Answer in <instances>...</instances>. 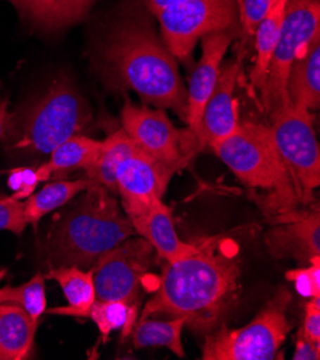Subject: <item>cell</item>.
Masks as SVG:
<instances>
[{
  "label": "cell",
  "mask_w": 320,
  "mask_h": 360,
  "mask_svg": "<svg viewBox=\"0 0 320 360\" xmlns=\"http://www.w3.org/2000/svg\"><path fill=\"white\" fill-rule=\"evenodd\" d=\"M289 101L307 111L320 106V34L307 44L293 62L286 86Z\"/></svg>",
  "instance_id": "18"
},
{
  "label": "cell",
  "mask_w": 320,
  "mask_h": 360,
  "mask_svg": "<svg viewBox=\"0 0 320 360\" xmlns=\"http://www.w3.org/2000/svg\"><path fill=\"white\" fill-rule=\"evenodd\" d=\"M5 172H6L5 169H0V175H2V174H5Z\"/></svg>",
  "instance_id": "36"
},
{
  "label": "cell",
  "mask_w": 320,
  "mask_h": 360,
  "mask_svg": "<svg viewBox=\"0 0 320 360\" xmlns=\"http://www.w3.org/2000/svg\"><path fill=\"white\" fill-rule=\"evenodd\" d=\"M273 227L264 241L276 259H296L309 264L320 257V211L319 204L310 208H297L270 220Z\"/></svg>",
  "instance_id": "13"
},
{
  "label": "cell",
  "mask_w": 320,
  "mask_h": 360,
  "mask_svg": "<svg viewBox=\"0 0 320 360\" xmlns=\"http://www.w3.org/2000/svg\"><path fill=\"white\" fill-rule=\"evenodd\" d=\"M94 131V112L88 101L68 78H58L19 114H12L4 141L9 154L41 160L70 136Z\"/></svg>",
  "instance_id": "5"
},
{
  "label": "cell",
  "mask_w": 320,
  "mask_h": 360,
  "mask_svg": "<svg viewBox=\"0 0 320 360\" xmlns=\"http://www.w3.org/2000/svg\"><path fill=\"white\" fill-rule=\"evenodd\" d=\"M45 276L34 274L29 281L19 285H5L0 289V304H16L26 310L29 316L39 321L46 311Z\"/></svg>",
  "instance_id": "27"
},
{
  "label": "cell",
  "mask_w": 320,
  "mask_h": 360,
  "mask_svg": "<svg viewBox=\"0 0 320 360\" xmlns=\"http://www.w3.org/2000/svg\"><path fill=\"white\" fill-rule=\"evenodd\" d=\"M91 184L92 181L88 178L72 179V181L70 179H56V181L46 183L39 193H33L25 201L27 224L32 226L33 230H38V226L45 215L66 205Z\"/></svg>",
  "instance_id": "23"
},
{
  "label": "cell",
  "mask_w": 320,
  "mask_h": 360,
  "mask_svg": "<svg viewBox=\"0 0 320 360\" xmlns=\"http://www.w3.org/2000/svg\"><path fill=\"white\" fill-rule=\"evenodd\" d=\"M34 29L55 33L88 19L98 0H8Z\"/></svg>",
  "instance_id": "17"
},
{
  "label": "cell",
  "mask_w": 320,
  "mask_h": 360,
  "mask_svg": "<svg viewBox=\"0 0 320 360\" xmlns=\"http://www.w3.org/2000/svg\"><path fill=\"white\" fill-rule=\"evenodd\" d=\"M238 74L240 65L237 62H227L220 69L217 84L201 115L198 138L204 148L215 146L238 128V110L234 96Z\"/></svg>",
  "instance_id": "15"
},
{
  "label": "cell",
  "mask_w": 320,
  "mask_h": 360,
  "mask_svg": "<svg viewBox=\"0 0 320 360\" xmlns=\"http://www.w3.org/2000/svg\"><path fill=\"white\" fill-rule=\"evenodd\" d=\"M290 295L280 290L248 325L230 329L226 323L205 335L204 360H271L292 330L288 319Z\"/></svg>",
  "instance_id": "6"
},
{
  "label": "cell",
  "mask_w": 320,
  "mask_h": 360,
  "mask_svg": "<svg viewBox=\"0 0 320 360\" xmlns=\"http://www.w3.org/2000/svg\"><path fill=\"white\" fill-rule=\"evenodd\" d=\"M0 88H2V85H0Z\"/></svg>",
  "instance_id": "37"
},
{
  "label": "cell",
  "mask_w": 320,
  "mask_h": 360,
  "mask_svg": "<svg viewBox=\"0 0 320 360\" xmlns=\"http://www.w3.org/2000/svg\"><path fill=\"white\" fill-rule=\"evenodd\" d=\"M38 325L22 307L0 304V360L32 359Z\"/></svg>",
  "instance_id": "19"
},
{
  "label": "cell",
  "mask_w": 320,
  "mask_h": 360,
  "mask_svg": "<svg viewBox=\"0 0 320 360\" xmlns=\"http://www.w3.org/2000/svg\"><path fill=\"white\" fill-rule=\"evenodd\" d=\"M155 16L167 49L177 60L190 63L197 42L204 36L236 27L238 0H184Z\"/></svg>",
  "instance_id": "10"
},
{
  "label": "cell",
  "mask_w": 320,
  "mask_h": 360,
  "mask_svg": "<svg viewBox=\"0 0 320 360\" xmlns=\"http://www.w3.org/2000/svg\"><path fill=\"white\" fill-rule=\"evenodd\" d=\"M49 176L38 167H18L9 171L8 187L12 190V197L16 200H26L30 197L41 183H48Z\"/></svg>",
  "instance_id": "28"
},
{
  "label": "cell",
  "mask_w": 320,
  "mask_h": 360,
  "mask_svg": "<svg viewBox=\"0 0 320 360\" xmlns=\"http://www.w3.org/2000/svg\"><path fill=\"white\" fill-rule=\"evenodd\" d=\"M295 360H319L320 359V346L310 342L302 330L296 336V349L293 354Z\"/></svg>",
  "instance_id": "33"
},
{
  "label": "cell",
  "mask_w": 320,
  "mask_h": 360,
  "mask_svg": "<svg viewBox=\"0 0 320 360\" xmlns=\"http://www.w3.org/2000/svg\"><path fill=\"white\" fill-rule=\"evenodd\" d=\"M129 220L135 234L148 241L165 263L179 262L197 251L196 243H184L180 240L175 231L171 210L162 200L155 201L147 210L134 215Z\"/></svg>",
  "instance_id": "16"
},
{
  "label": "cell",
  "mask_w": 320,
  "mask_h": 360,
  "mask_svg": "<svg viewBox=\"0 0 320 360\" xmlns=\"http://www.w3.org/2000/svg\"><path fill=\"white\" fill-rule=\"evenodd\" d=\"M27 226L25 202L12 195L0 194V231H11L16 236H22Z\"/></svg>",
  "instance_id": "30"
},
{
  "label": "cell",
  "mask_w": 320,
  "mask_h": 360,
  "mask_svg": "<svg viewBox=\"0 0 320 360\" xmlns=\"http://www.w3.org/2000/svg\"><path fill=\"white\" fill-rule=\"evenodd\" d=\"M286 5L288 0H277L274 6L255 30L256 60L250 72V82L252 86L259 92L263 91L267 79L269 66L280 38L284 15H286Z\"/></svg>",
  "instance_id": "22"
},
{
  "label": "cell",
  "mask_w": 320,
  "mask_h": 360,
  "mask_svg": "<svg viewBox=\"0 0 320 360\" xmlns=\"http://www.w3.org/2000/svg\"><path fill=\"white\" fill-rule=\"evenodd\" d=\"M317 34H320L319 0H288L280 38L269 66L264 88L260 92L263 106L269 114L289 99L286 86L290 68Z\"/></svg>",
  "instance_id": "11"
},
{
  "label": "cell",
  "mask_w": 320,
  "mask_h": 360,
  "mask_svg": "<svg viewBox=\"0 0 320 360\" xmlns=\"http://www.w3.org/2000/svg\"><path fill=\"white\" fill-rule=\"evenodd\" d=\"M63 207L42 244L49 269H91L106 251L135 236L115 194L103 186L92 183Z\"/></svg>",
  "instance_id": "3"
},
{
  "label": "cell",
  "mask_w": 320,
  "mask_h": 360,
  "mask_svg": "<svg viewBox=\"0 0 320 360\" xmlns=\"http://www.w3.org/2000/svg\"><path fill=\"white\" fill-rule=\"evenodd\" d=\"M155 255L153 245L142 237H129L106 251L91 266L96 300L124 302L139 309L150 290L147 281L155 277Z\"/></svg>",
  "instance_id": "9"
},
{
  "label": "cell",
  "mask_w": 320,
  "mask_h": 360,
  "mask_svg": "<svg viewBox=\"0 0 320 360\" xmlns=\"http://www.w3.org/2000/svg\"><path fill=\"white\" fill-rule=\"evenodd\" d=\"M276 2L277 0H238V16L247 34H255L256 27Z\"/></svg>",
  "instance_id": "31"
},
{
  "label": "cell",
  "mask_w": 320,
  "mask_h": 360,
  "mask_svg": "<svg viewBox=\"0 0 320 360\" xmlns=\"http://www.w3.org/2000/svg\"><path fill=\"white\" fill-rule=\"evenodd\" d=\"M136 148L132 139L121 128L102 139V147L96 161L85 171V178L103 186L117 195L115 172L118 165Z\"/></svg>",
  "instance_id": "24"
},
{
  "label": "cell",
  "mask_w": 320,
  "mask_h": 360,
  "mask_svg": "<svg viewBox=\"0 0 320 360\" xmlns=\"http://www.w3.org/2000/svg\"><path fill=\"white\" fill-rule=\"evenodd\" d=\"M286 278L295 284L300 296L306 299L320 297V257L313 259L306 267L288 271Z\"/></svg>",
  "instance_id": "29"
},
{
  "label": "cell",
  "mask_w": 320,
  "mask_h": 360,
  "mask_svg": "<svg viewBox=\"0 0 320 360\" xmlns=\"http://www.w3.org/2000/svg\"><path fill=\"white\" fill-rule=\"evenodd\" d=\"M184 317H172L158 320L155 317L142 319L135 323L132 329L134 345L139 349L161 346L169 349L179 357H186L181 335L186 328Z\"/></svg>",
  "instance_id": "25"
},
{
  "label": "cell",
  "mask_w": 320,
  "mask_h": 360,
  "mask_svg": "<svg viewBox=\"0 0 320 360\" xmlns=\"http://www.w3.org/2000/svg\"><path fill=\"white\" fill-rule=\"evenodd\" d=\"M171 178L172 174L136 147L115 172L117 194L128 219L162 200Z\"/></svg>",
  "instance_id": "12"
},
{
  "label": "cell",
  "mask_w": 320,
  "mask_h": 360,
  "mask_svg": "<svg viewBox=\"0 0 320 360\" xmlns=\"http://www.w3.org/2000/svg\"><path fill=\"white\" fill-rule=\"evenodd\" d=\"M139 316V309L124 302L95 300L87 310L81 311L78 317H88L94 320L103 340L110 338L114 330H121L122 338L132 333V329Z\"/></svg>",
  "instance_id": "26"
},
{
  "label": "cell",
  "mask_w": 320,
  "mask_h": 360,
  "mask_svg": "<svg viewBox=\"0 0 320 360\" xmlns=\"http://www.w3.org/2000/svg\"><path fill=\"white\" fill-rule=\"evenodd\" d=\"M236 36L234 29L210 33L201 39V58L190 78L187 89V128L198 136L204 106L215 89L222 62Z\"/></svg>",
  "instance_id": "14"
},
{
  "label": "cell",
  "mask_w": 320,
  "mask_h": 360,
  "mask_svg": "<svg viewBox=\"0 0 320 360\" xmlns=\"http://www.w3.org/2000/svg\"><path fill=\"white\" fill-rule=\"evenodd\" d=\"M196 244L194 255L167 263L139 320L184 317L186 326L200 335L223 325L238 300V247L226 237L197 238Z\"/></svg>",
  "instance_id": "1"
},
{
  "label": "cell",
  "mask_w": 320,
  "mask_h": 360,
  "mask_svg": "<svg viewBox=\"0 0 320 360\" xmlns=\"http://www.w3.org/2000/svg\"><path fill=\"white\" fill-rule=\"evenodd\" d=\"M12 114L8 112V99L0 102V141H4L9 132Z\"/></svg>",
  "instance_id": "34"
},
{
  "label": "cell",
  "mask_w": 320,
  "mask_h": 360,
  "mask_svg": "<svg viewBox=\"0 0 320 360\" xmlns=\"http://www.w3.org/2000/svg\"><path fill=\"white\" fill-rule=\"evenodd\" d=\"M121 122L135 146L172 175L184 169L204 150L194 131L175 128L160 108L153 110L125 98Z\"/></svg>",
  "instance_id": "7"
},
{
  "label": "cell",
  "mask_w": 320,
  "mask_h": 360,
  "mask_svg": "<svg viewBox=\"0 0 320 360\" xmlns=\"http://www.w3.org/2000/svg\"><path fill=\"white\" fill-rule=\"evenodd\" d=\"M210 148L252 191L270 220L305 207L270 127L259 122L238 124L231 135Z\"/></svg>",
  "instance_id": "4"
},
{
  "label": "cell",
  "mask_w": 320,
  "mask_h": 360,
  "mask_svg": "<svg viewBox=\"0 0 320 360\" xmlns=\"http://www.w3.org/2000/svg\"><path fill=\"white\" fill-rule=\"evenodd\" d=\"M302 333L314 345L320 346V297L310 299L306 306Z\"/></svg>",
  "instance_id": "32"
},
{
  "label": "cell",
  "mask_w": 320,
  "mask_h": 360,
  "mask_svg": "<svg viewBox=\"0 0 320 360\" xmlns=\"http://www.w3.org/2000/svg\"><path fill=\"white\" fill-rule=\"evenodd\" d=\"M102 141L89 135H75L58 146L48 160L41 164L51 178H62L74 171H87L98 158Z\"/></svg>",
  "instance_id": "21"
},
{
  "label": "cell",
  "mask_w": 320,
  "mask_h": 360,
  "mask_svg": "<svg viewBox=\"0 0 320 360\" xmlns=\"http://www.w3.org/2000/svg\"><path fill=\"white\" fill-rule=\"evenodd\" d=\"M276 147L286 164L303 205L313 201L320 186V150L312 112L284 101L270 114Z\"/></svg>",
  "instance_id": "8"
},
{
  "label": "cell",
  "mask_w": 320,
  "mask_h": 360,
  "mask_svg": "<svg viewBox=\"0 0 320 360\" xmlns=\"http://www.w3.org/2000/svg\"><path fill=\"white\" fill-rule=\"evenodd\" d=\"M142 2L146 4L147 9H148L153 15H157V13H160L161 11H164L165 8H168V6H171V5H175V4L184 2V0H142Z\"/></svg>",
  "instance_id": "35"
},
{
  "label": "cell",
  "mask_w": 320,
  "mask_h": 360,
  "mask_svg": "<svg viewBox=\"0 0 320 360\" xmlns=\"http://www.w3.org/2000/svg\"><path fill=\"white\" fill-rule=\"evenodd\" d=\"M45 278L55 280L68 300L66 307L46 309L45 313L48 314L78 317L81 311L87 310L96 300L91 269L85 270L77 266L51 267L45 274Z\"/></svg>",
  "instance_id": "20"
},
{
  "label": "cell",
  "mask_w": 320,
  "mask_h": 360,
  "mask_svg": "<svg viewBox=\"0 0 320 360\" xmlns=\"http://www.w3.org/2000/svg\"><path fill=\"white\" fill-rule=\"evenodd\" d=\"M96 63L108 84L131 88L146 102L187 120V89L177 59L147 18L117 22L96 48Z\"/></svg>",
  "instance_id": "2"
}]
</instances>
